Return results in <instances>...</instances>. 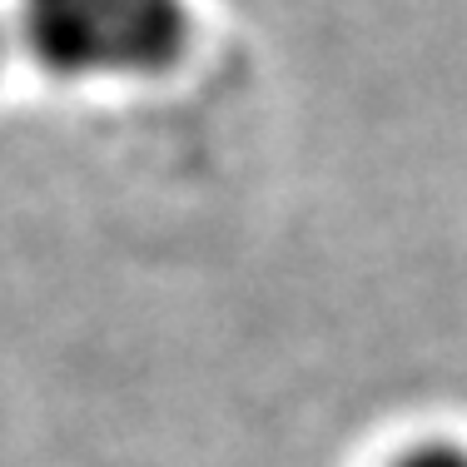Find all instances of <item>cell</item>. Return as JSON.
Returning <instances> with one entry per match:
<instances>
[{"label": "cell", "instance_id": "1", "mask_svg": "<svg viewBox=\"0 0 467 467\" xmlns=\"http://www.w3.org/2000/svg\"><path fill=\"white\" fill-rule=\"evenodd\" d=\"M20 36L70 80L160 75L189 46L184 0H20Z\"/></svg>", "mask_w": 467, "mask_h": 467}, {"label": "cell", "instance_id": "2", "mask_svg": "<svg viewBox=\"0 0 467 467\" xmlns=\"http://www.w3.org/2000/svg\"><path fill=\"white\" fill-rule=\"evenodd\" d=\"M398 467H467V452L462 448H448V442H432V448L408 452Z\"/></svg>", "mask_w": 467, "mask_h": 467}, {"label": "cell", "instance_id": "3", "mask_svg": "<svg viewBox=\"0 0 467 467\" xmlns=\"http://www.w3.org/2000/svg\"><path fill=\"white\" fill-rule=\"evenodd\" d=\"M0 46H5V30H0Z\"/></svg>", "mask_w": 467, "mask_h": 467}]
</instances>
